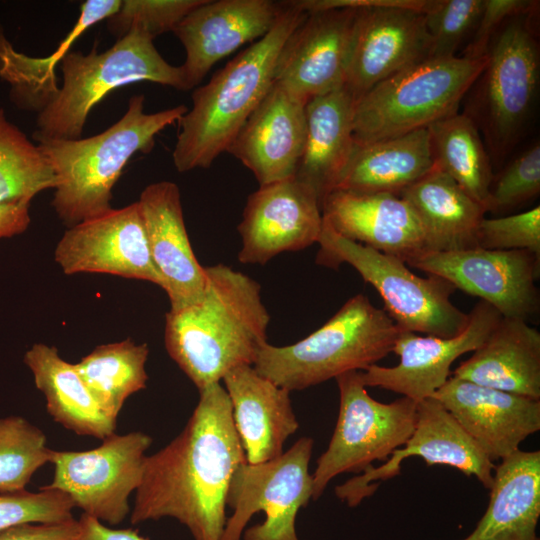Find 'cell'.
<instances>
[{
    "label": "cell",
    "instance_id": "e575fe53",
    "mask_svg": "<svg viewBox=\"0 0 540 540\" xmlns=\"http://www.w3.org/2000/svg\"><path fill=\"white\" fill-rule=\"evenodd\" d=\"M57 178L38 145H34L0 108V204H30Z\"/></svg>",
    "mask_w": 540,
    "mask_h": 540
},
{
    "label": "cell",
    "instance_id": "d4e9b609",
    "mask_svg": "<svg viewBox=\"0 0 540 540\" xmlns=\"http://www.w3.org/2000/svg\"><path fill=\"white\" fill-rule=\"evenodd\" d=\"M222 381L246 462L259 464L282 455L285 441L299 427L290 391L260 375L253 365L230 370Z\"/></svg>",
    "mask_w": 540,
    "mask_h": 540
},
{
    "label": "cell",
    "instance_id": "d590c367",
    "mask_svg": "<svg viewBox=\"0 0 540 540\" xmlns=\"http://www.w3.org/2000/svg\"><path fill=\"white\" fill-rule=\"evenodd\" d=\"M51 452L45 433L24 417L0 418V494L25 491Z\"/></svg>",
    "mask_w": 540,
    "mask_h": 540
},
{
    "label": "cell",
    "instance_id": "2e32d148",
    "mask_svg": "<svg viewBox=\"0 0 540 540\" xmlns=\"http://www.w3.org/2000/svg\"><path fill=\"white\" fill-rule=\"evenodd\" d=\"M357 11L307 13L281 48L274 81L306 104L344 86Z\"/></svg>",
    "mask_w": 540,
    "mask_h": 540
},
{
    "label": "cell",
    "instance_id": "f6af8a7d",
    "mask_svg": "<svg viewBox=\"0 0 540 540\" xmlns=\"http://www.w3.org/2000/svg\"><path fill=\"white\" fill-rule=\"evenodd\" d=\"M78 521L81 528L78 540H149L135 529H113L85 513Z\"/></svg>",
    "mask_w": 540,
    "mask_h": 540
},
{
    "label": "cell",
    "instance_id": "60d3db41",
    "mask_svg": "<svg viewBox=\"0 0 540 540\" xmlns=\"http://www.w3.org/2000/svg\"><path fill=\"white\" fill-rule=\"evenodd\" d=\"M540 191V146L519 155L490 189L489 211L514 207Z\"/></svg>",
    "mask_w": 540,
    "mask_h": 540
},
{
    "label": "cell",
    "instance_id": "836d02e7",
    "mask_svg": "<svg viewBox=\"0 0 540 540\" xmlns=\"http://www.w3.org/2000/svg\"><path fill=\"white\" fill-rule=\"evenodd\" d=\"M148 354L146 343L126 339L97 346L74 365L101 409L117 421L127 398L146 388Z\"/></svg>",
    "mask_w": 540,
    "mask_h": 540
},
{
    "label": "cell",
    "instance_id": "9a60e30c",
    "mask_svg": "<svg viewBox=\"0 0 540 540\" xmlns=\"http://www.w3.org/2000/svg\"><path fill=\"white\" fill-rule=\"evenodd\" d=\"M54 258L65 274L105 273L163 288L148 245L138 202L68 228Z\"/></svg>",
    "mask_w": 540,
    "mask_h": 540
},
{
    "label": "cell",
    "instance_id": "b9f144b4",
    "mask_svg": "<svg viewBox=\"0 0 540 540\" xmlns=\"http://www.w3.org/2000/svg\"><path fill=\"white\" fill-rule=\"evenodd\" d=\"M536 6V2L530 0H484L473 37L461 57L477 59L485 56L494 34L506 21L531 14Z\"/></svg>",
    "mask_w": 540,
    "mask_h": 540
},
{
    "label": "cell",
    "instance_id": "9c48e42d",
    "mask_svg": "<svg viewBox=\"0 0 540 540\" xmlns=\"http://www.w3.org/2000/svg\"><path fill=\"white\" fill-rule=\"evenodd\" d=\"M340 395L337 423L326 451L318 458L313 477L317 500L337 475L360 473L385 462L411 436L417 418V402L400 397L390 403L372 398L360 371L335 378Z\"/></svg>",
    "mask_w": 540,
    "mask_h": 540
},
{
    "label": "cell",
    "instance_id": "4fadbf2b",
    "mask_svg": "<svg viewBox=\"0 0 540 540\" xmlns=\"http://www.w3.org/2000/svg\"><path fill=\"white\" fill-rule=\"evenodd\" d=\"M539 259L527 250H489L478 246L460 251L426 252L407 264L479 297L502 317L527 321L540 304L535 283Z\"/></svg>",
    "mask_w": 540,
    "mask_h": 540
},
{
    "label": "cell",
    "instance_id": "52a82bcc",
    "mask_svg": "<svg viewBox=\"0 0 540 540\" xmlns=\"http://www.w3.org/2000/svg\"><path fill=\"white\" fill-rule=\"evenodd\" d=\"M487 61V54L427 58L376 84L355 102V143L403 135L456 114Z\"/></svg>",
    "mask_w": 540,
    "mask_h": 540
},
{
    "label": "cell",
    "instance_id": "603a6c76",
    "mask_svg": "<svg viewBox=\"0 0 540 540\" xmlns=\"http://www.w3.org/2000/svg\"><path fill=\"white\" fill-rule=\"evenodd\" d=\"M137 202L170 310L196 302L206 286V271L191 247L178 186L166 180L152 183L144 188Z\"/></svg>",
    "mask_w": 540,
    "mask_h": 540
},
{
    "label": "cell",
    "instance_id": "f35d334b",
    "mask_svg": "<svg viewBox=\"0 0 540 540\" xmlns=\"http://www.w3.org/2000/svg\"><path fill=\"white\" fill-rule=\"evenodd\" d=\"M73 500L57 490L0 494V532L24 523H58L73 519Z\"/></svg>",
    "mask_w": 540,
    "mask_h": 540
},
{
    "label": "cell",
    "instance_id": "ffe728a7",
    "mask_svg": "<svg viewBox=\"0 0 540 540\" xmlns=\"http://www.w3.org/2000/svg\"><path fill=\"white\" fill-rule=\"evenodd\" d=\"M430 56L425 14L383 7L357 11L345 87L357 100L376 84Z\"/></svg>",
    "mask_w": 540,
    "mask_h": 540
},
{
    "label": "cell",
    "instance_id": "f1b7e54d",
    "mask_svg": "<svg viewBox=\"0 0 540 540\" xmlns=\"http://www.w3.org/2000/svg\"><path fill=\"white\" fill-rule=\"evenodd\" d=\"M398 196L416 214L426 252L478 247L479 228L487 210L436 166Z\"/></svg>",
    "mask_w": 540,
    "mask_h": 540
},
{
    "label": "cell",
    "instance_id": "30bf717a",
    "mask_svg": "<svg viewBox=\"0 0 540 540\" xmlns=\"http://www.w3.org/2000/svg\"><path fill=\"white\" fill-rule=\"evenodd\" d=\"M313 443L312 438L302 437L275 459L244 462L236 469L227 493L233 514L220 540H240L246 524L259 511L265 513V521L248 528L244 540H299L296 516L313 496L309 473Z\"/></svg>",
    "mask_w": 540,
    "mask_h": 540
},
{
    "label": "cell",
    "instance_id": "7a4b0ae2",
    "mask_svg": "<svg viewBox=\"0 0 540 540\" xmlns=\"http://www.w3.org/2000/svg\"><path fill=\"white\" fill-rule=\"evenodd\" d=\"M205 271L202 296L169 310L164 330L168 354L198 391L238 366L253 365L270 321L257 281L224 264Z\"/></svg>",
    "mask_w": 540,
    "mask_h": 540
},
{
    "label": "cell",
    "instance_id": "7bdbcfd3",
    "mask_svg": "<svg viewBox=\"0 0 540 540\" xmlns=\"http://www.w3.org/2000/svg\"><path fill=\"white\" fill-rule=\"evenodd\" d=\"M438 0H296L297 5L306 13L340 8L383 7L413 10L428 13Z\"/></svg>",
    "mask_w": 540,
    "mask_h": 540
},
{
    "label": "cell",
    "instance_id": "ee69618b",
    "mask_svg": "<svg viewBox=\"0 0 540 540\" xmlns=\"http://www.w3.org/2000/svg\"><path fill=\"white\" fill-rule=\"evenodd\" d=\"M80 531L74 518L58 523H24L0 532V540H78Z\"/></svg>",
    "mask_w": 540,
    "mask_h": 540
},
{
    "label": "cell",
    "instance_id": "d6986e66",
    "mask_svg": "<svg viewBox=\"0 0 540 540\" xmlns=\"http://www.w3.org/2000/svg\"><path fill=\"white\" fill-rule=\"evenodd\" d=\"M283 6L271 0H204L172 31L186 58L181 65L188 90L199 85L221 59L264 37Z\"/></svg>",
    "mask_w": 540,
    "mask_h": 540
},
{
    "label": "cell",
    "instance_id": "ab89813d",
    "mask_svg": "<svg viewBox=\"0 0 540 540\" xmlns=\"http://www.w3.org/2000/svg\"><path fill=\"white\" fill-rule=\"evenodd\" d=\"M478 246L489 250H527L540 257V207L480 224Z\"/></svg>",
    "mask_w": 540,
    "mask_h": 540
},
{
    "label": "cell",
    "instance_id": "7c38bea8",
    "mask_svg": "<svg viewBox=\"0 0 540 540\" xmlns=\"http://www.w3.org/2000/svg\"><path fill=\"white\" fill-rule=\"evenodd\" d=\"M152 438L140 431L113 433L86 451L52 450L54 474L40 490L67 494L83 513L120 524L130 512L129 496L141 483L146 451Z\"/></svg>",
    "mask_w": 540,
    "mask_h": 540
},
{
    "label": "cell",
    "instance_id": "d6a6232c",
    "mask_svg": "<svg viewBox=\"0 0 540 540\" xmlns=\"http://www.w3.org/2000/svg\"><path fill=\"white\" fill-rule=\"evenodd\" d=\"M434 163L489 211L492 171L476 122L453 114L427 127Z\"/></svg>",
    "mask_w": 540,
    "mask_h": 540
},
{
    "label": "cell",
    "instance_id": "4316f807",
    "mask_svg": "<svg viewBox=\"0 0 540 540\" xmlns=\"http://www.w3.org/2000/svg\"><path fill=\"white\" fill-rule=\"evenodd\" d=\"M356 99L344 86L306 104V135L294 177L317 194L332 192L353 153Z\"/></svg>",
    "mask_w": 540,
    "mask_h": 540
},
{
    "label": "cell",
    "instance_id": "f546056e",
    "mask_svg": "<svg viewBox=\"0 0 540 540\" xmlns=\"http://www.w3.org/2000/svg\"><path fill=\"white\" fill-rule=\"evenodd\" d=\"M434 167L427 128L371 143H355L334 190L399 195Z\"/></svg>",
    "mask_w": 540,
    "mask_h": 540
},
{
    "label": "cell",
    "instance_id": "83f0119b",
    "mask_svg": "<svg viewBox=\"0 0 540 540\" xmlns=\"http://www.w3.org/2000/svg\"><path fill=\"white\" fill-rule=\"evenodd\" d=\"M494 471L486 512L462 540H539L540 451L519 449Z\"/></svg>",
    "mask_w": 540,
    "mask_h": 540
},
{
    "label": "cell",
    "instance_id": "484cf974",
    "mask_svg": "<svg viewBox=\"0 0 540 540\" xmlns=\"http://www.w3.org/2000/svg\"><path fill=\"white\" fill-rule=\"evenodd\" d=\"M453 376L540 400V333L526 320L502 317Z\"/></svg>",
    "mask_w": 540,
    "mask_h": 540
},
{
    "label": "cell",
    "instance_id": "ac0fdd59",
    "mask_svg": "<svg viewBox=\"0 0 540 540\" xmlns=\"http://www.w3.org/2000/svg\"><path fill=\"white\" fill-rule=\"evenodd\" d=\"M323 216L317 194L295 177L260 186L249 195L238 226L243 264H265L282 252L317 243Z\"/></svg>",
    "mask_w": 540,
    "mask_h": 540
},
{
    "label": "cell",
    "instance_id": "3957f363",
    "mask_svg": "<svg viewBox=\"0 0 540 540\" xmlns=\"http://www.w3.org/2000/svg\"><path fill=\"white\" fill-rule=\"evenodd\" d=\"M281 4L272 29L192 93V107L178 121L172 152L178 172L210 167L270 90L281 48L307 15L294 0Z\"/></svg>",
    "mask_w": 540,
    "mask_h": 540
},
{
    "label": "cell",
    "instance_id": "4dcf8cb0",
    "mask_svg": "<svg viewBox=\"0 0 540 540\" xmlns=\"http://www.w3.org/2000/svg\"><path fill=\"white\" fill-rule=\"evenodd\" d=\"M24 362L54 421L76 434L101 440L115 433L117 421L105 414L75 365L65 361L56 347L36 343L26 351Z\"/></svg>",
    "mask_w": 540,
    "mask_h": 540
},
{
    "label": "cell",
    "instance_id": "e0dca14e",
    "mask_svg": "<svg viewBox=\"0 0 540 540\" xmlns=\"http://www.w3.org/2000/svg\"><path fill=\"white\" fill-rule=\"evenodd\" d=\"M469 314L466 328L442 338L401 331L392 352L399 356L393 367L371 365L360 371L366 387H380L415 402L432 397L450 377L452 363L477 349L502 318L490 304L479 301Z\"/></svg>",
    "mask_w": 540,
    "mask_h": 540
},
{
    "label": "cell",
    "instance_id": "277c9868",
    "mask_svg": "<svg viewBox=\"0 0 540 540\" xmlns=\"http://www.w3.org/2000/svg\"><path fill=\"white\" fill-rule=\"evenodd\" d=\"M144 100V95L132 96L123 116L97 135L37 140L57 178L51 204L68 228L110 211L112 189L129 159L149 152L155 136L188 111L178 105L145 113Z\"/></svg>",
    "mask_w": 540,
    "mask_h": 540
},
{
    "label": "cell",
    "instance_id": "7402d4cb",
    "mask_svg": "<svg viewBox=\"0 0 540 540\" xmlns=\"http://www.w3.org/2000/svg\"><path fill=\"white\" fill-rule=\"evenodd\" d=\"M306 135V103L274 81L226 152L260 186L294 177Z\"/></svg>",
    "mask_w": 540,
    "mask_h": 540
},
{
    "label": "cell",
    "instance_id": "74e56055",
    "mask_svg": "<svg viewBox=\"0 0 540 540\" xmlns=\"http://www.w3.org/2000/svg\"><path fill=\"white\" fill-rule=\"evenodd\" d=\"M483 3L484 0H438L425 14L429 58L456 57L462 41L475 28Z\"/></svg>",
    "mask_w": 540,
    "mask_h": 540
},
{
    "label": "cell",
    "instance_id": "8fae6325",
    "mask_svg": "<svg viewBox=\"0 0 540 540\" xmlns=\"http://www.w3.org/2000/svg\"><path fill=\"white\" fill-rule=\"evenodd\" d=\"M490 43L479 76L476 112L491 151L501 156L518 141L530 116L539 83V49L530 14L516 16Z\"/></svg>",
    "mask_w": 540,
    "mask_h": 540
},
{
    "label": "cell",
    "instance_id": "44dd1931",
    "mask_svg": "<svg viewBox=\"0 0 540 540\" xmlns=\"http://www.w3.org/2000/svg\"><path fill=\"white\" fill-rule=\"evenodd\" d=\"M490 461L519 450L540 430V400L456 378L433 394Z\"/></svg>",
    "mask_w": 540,
    "mask_h": 540
},
{
    "label": "cell",
    "instance_id": "6da1fadb",
    "mask_svg": "<svg viewBox=\"0 0 540 540\" xmlns=\"http://www.w3.org/2000/svg\"><path fill=\"white\" fill-rule=\"evenodd\" d=\"M199 395L182 432L146 456L130 521L171 517L185 525L194 540H220L229 484L246 457L226 389L216 382Z\"/></svg>",
    "mask_w": 540,
    "mask_h": 540
},
{
    "label": "cell",
    "instance_id": "8992f818",
    "mask_svg": "<svg viewBox=\"0 0 540 540\" xmlns=\"http://www.w3.org/2000/svg\"><path fill=\"white\" fill-rule=\"evenodd\" d=\"M63 83L39 112L33 138L80 139L92 108L114 89L149 81L187 91L181 66L169 64L145 33L131 31L98 52L69 51L60 63Z\"/></svg>",
    "mask_w": 540,
    "mask_h": 540
},
{
    "label": "cell",
    "instance_id": "ba28073f",
    "mask_svg": "<svg viewBox=\"0 0 540 540\" xmlns=\"http://www.w3.org/2000/svg\"><path fill=\"white\" fill-rule=\"evenodd\" d=\"M317 243L316 263L332 269L351 265L377 290L401 331L449 338L466 328L469 314L451 302L456 288L447 280L414 274L401 259L339 235L324 218Z\"/></svg>",
    "mask_w": 540,
    "mask_h": 540
},
{
    "label": "cell",
    "instance_id": "1f68e13d",
    "mask_svg": "<svg viewBox=\"0 0 540 540\" xmlns=\"http://www.w3.org/2000/svg\"><path fill=\"white\" fill-rule=\"evenodd\" d=\"M121 0H88L80 7L79 18L57 50L47 58H31L15 51L0 31V78L10 83L13 101L39 112L58 92L55 66L70 51L73 42L89 27L115 13Z\"/></svg>",
    "mask_w": 540,
    "mask_h": 540
},
{
    "label": "cell",
    "instance_id": "8d00e7d4",
    "mask_svg": "<svg viewBox=\"0 0 540 540\" xmlns=\"http://www.w3.org/2000/svg\"><path fill=\"white\" fill-rule=\"evenodd\" d=\"M204 0H121L118 10L106 19L108 31L118 39L131 31L151 38L173 31L177 24Z\"/></svg>",
    "mask_w": 540,
    "mask_h": 540
},
{
    "label": "cell",
    "instance_id": "cb8c5ba5",
    "mask_svg": "<svg viewBox=\"0 0 540 540\" xmlns=\"http://www.w3.org/2000/svg\"><path fill=\"white\" fill-rule=\"evenodd\" d=\"M321 211L339 235L406 264L426 253L419 220L398 195L334 190L322 200Z\"/></svg>",
    "mask_w": 540,
    "mask_h": 540
},
{
    "label": "cell",
    "instance_id": "5bb4252c",
    "mask_svg": "<svg viewBox=\"0 0 540 540\" xmlns=\"http://www.w3.org/2000/svg\"><path fill=\"white\" fill-rule=\"evenodd\" d=\"M418 456L427 465H447L474 476L486 488L493 484L495 465L480 450L455 418L435 398L417 403L415 428L406 443L394 450L384 464L370 467L335 488L336 496L355 507L372 496L381 481L400 474L406 458Z\"/></svg>",
    "mask_w": 540,
    "mask_h": 540
},
{
    "label": "cell",
    "instance_id": "bcb514c9",
    "mask_svg": "<svg viewBox=\"0 0 540 540\" xmlns=\"http://www.w3.org/2000/svg\"><path fill=\"white\" fill-rule=\"evenodd\" d=\"M30 221L29 204H0V238L23 233Z\"/></svg>",
    "mask_w": 540,
    "mask_h": 540
},
{
    "label": "cell",
    "instance_id": "5b68a950",
    "mask_svg": "<svg viewBox=\"0 0 540 540\" xmlns=\"http://www.w3.org/2000/svg\"><path fill=\"white\" fill-rule=\"evenodd\" d=\"M400 332L385 310L359 293L306 338L287 346L265 343L253 367L290 392L303 390L376 364L392 352Z\"/></svg>",
    "mask_w": 540,
    "mask_h": 540
}]
</instances>
